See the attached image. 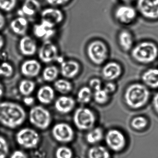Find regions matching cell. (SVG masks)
Here are the masks:
<instances>
[{
	"label": "cell",
	"instance_id": "obj_39",
	"mask_svg": "<svg viewBox=\"0 0 158 158\" xmlns=\"http://www.w3.org/2000/svg\"><path fill=\"white\" fill-rule=\"evenodd\" d=\"M47 3L52 6H59L64 5L70 0H46Z\"/></svg>",
	"mask_w": 158,
	"mask_h": 158
},
{
	"label": "cell",
	"instance_id": "obj_19",
	"mask_svg": "<svg viewBox=\"0 0 158 158\" xmlns=\"http://www.w3.org/2000/svg\"><path fill=\"white\" fill-rule=\"evenodd\" d=\"M54 28L41 22L40 23L35 25L33 33L38 38L46 41L54 35L55 33Z\"/></svg>",
	"mask_w": 158,
	"mask_h": 158
},
{
	"label": "cell",
	"instance_id": "obj_27",
	"mask_svg": "<svg viewBox=\"0 0 158 158\" xmlns=\"http://www.w3.org/2000/svg\"><path fill=\"white\" fill-rule=\"evenodd\" d=\"M35 83L29 79H23L21 81L19 85V90L23 96H29L35 90Z\"/></svg>",
	"mask_w": 158,
	"mask_h": 158
},
{
	"label": "cell",
	"instance_id": "obj_21",
	"mask_svg": "<svg viewBox=\"0 0 158 158\" xmlns=\"http://www.w3.org/2000/svg\"><path fill=\"white\" fill-rule=\"evenodd\" d=\"M28 22L23 16H19L13 20L10 24L12 32L19 36H25L28 29Z\"/></svg>",
	"mask_w": 158,
	"mask_h": 158
},
{
	"label": "cell",
	"instance_id": "obj_20",
	"mask_svg": "<svg viewBox=\"0 0 158 158\" xmlns=\"http://www.w3.org/2000/svg\"><path fill=\"white\" fill-rule=\"evenodd\" d=\"M75 102L73 98L68 96H61L55 101V108L59 112L67 114L74 107Z\"/></svg>",
	"mask_w": 158,
	"mask_h": 158
},
{
	"label": "cell",
	"instance_id": "obj_12",
	"mask_svg": "<svg viewBox=\"0 0 158 158\" xmlns=\"http://www.w3.org/2000/svg\"><path fill=\"white\" fill-rule=\"evenodd\" d=\"M52 134L55 139L62 143H67L73 140L74 131L72 127L65 123L55 125L52 129Z\"/></svg>",
	"mask_w": 158,
	"mask_h": 158
},
{
	"label": "cell",
	"instance_id": "obj_41",
	"mask_svg": "<svg viewBox=\"0 0 158 158\" xmlns=\"http://www.w3.org/2000/svg\"><path fill=\"white\" fill-rule=\"evenodd\" d=\"M152 105L155 111L158 114V92L155 94L152 99Z\"/></svg>",
	"mask_w": 158,
	"mask_h": 158
},
{
	"label": "cell",
	"instance_id": "obj_40",
	"mask_svg": "<svg viewBox=\"0 0 158 158\" xmlns=\"http://www.w3.org/2000/svg\"><path fill=\"white\" fill-rule=\"evenodd\" d=\"M10 158H28V157L22 151L16 150L12 153Z\"/></svg>",
	"mask_w": 158,
	"mask_h": 158
},
{
	"label": "cell",
	"instance_id": "obj_28",
	"mask_svg": "<svg viewBox=\"0 0 158 158\" xmlns=\"http://www.w3.org/2000/svg\"><path fill=\"white\" fill-rule=\"evenodd\" d=\"M59 74V70L55 65H49L45 67L42 73L44 81L52 82L56 81Z\"/></svg>",
	"mask_w": 158,
	"mask_h": 158
},
{
	"label": "cell",
	"instance_id": "obj_25",
	"mask_svg": "<svg viewBox=\"0 0 158 158\" xmlns=\"http://www.w3.org/2000/svg\"><path fill=\"white\" fill-rule=\"evenodd\" d=\"M89 158H110V153L108 149L100 145L95 146L89 149L88 153Z\"/></svg>",
	"mask_w": 158,
	"mask_h": 158
},
{
	"label": "cell",
	"instance_id": "obj_31",
	"mask_svg": "<svg viewBox=\"0 0 158 158\" xmlns=\"http://www.w3.org/2000/svg\"><path fill=\"white\" fill-rule=\"evenodd\" d=\"M94 100L99 104L107 103L110 99V94H108L103 88L96 90L93 94Z\"/></svg>",
	"mask_w": 158,
	"mask_h": 158
},
{
	"label": "cell",
	"instance_id": "obj_35",
	"mask_svg": "<svg viewBox=\"0 0 158 158\" xmlns=\"http://www.w3.org/2000/svg\"><path fill=\"white\" fill-rule=\"evenodd\" d=\"M73 156L72 150L65 146L60 147L56 151V158H72Z\"/></svg>",
	"mask_w": 158,
	"mask_h": 158
},
{
	"label": "cell",
	"instance_id": "obj_29",
	"mask_svg": "<svg viewBox=\"0 0 158 158\" xmlns=\"http://www.w3.org/2000/svg\"><path fill=\"white\" fill-rule=\"evenodd\" d=\"M55 89L61 94H66L72 91V83L65 79H59L55 81L54 84Z\"/></svg>",
	"mask_w": 158,
	"mask_h": 158
},
{
	"label": "cell",
	"instance_id": "obj_1",
	"mask_svg": "<svg viewBox=\"0 0 158 158\" xmlns=\"http://www.w3.org/2000/svg\"><path fill=\"white\" fill-rule=\"evenodd\" d=\"M26 117L25 111L18 103L0 102V123L4 126L12 129L16 128L25 122Z\"/></svg>",
	"mask_w": 158,
	"mask_h": 158
},
{
	"label": "cell",
	"instance_id": "obj_36",
	"mask_svg": "<svg viewBox=\"0 0 158 158\" xmlns=\"http://www.w3.org/2000/svg\"><path fill=\"white\" fill-rule=\"evenodd\" d=\"M9 152V146L6 139L0 135V158H6Z\"/></svg>",
	"mask_w": 158,
	"mask_h": 158
},
{
	"label": "cell",
	"instance_id": "obj_43",
	"mask_svg": "<svg viewBox=\"0 0 158 158\" xmlns=\"http://www.w3.org/2000/svg\"><path fill=\"white\" fill-rule=\"evenodd\" d=\"M24 102L27 105H31L34 103V98L29 97V96L26 97L24 99Z\"/></svg>",
	"mask_w": 158,
	"mask_h": 158
},
{
	"label": "cell",
	"instance_id": "obj_2",
	"mask_svg": "<svg viewBox=\"0 0 158 158\" xmlns=\"http://www.w3.org/2000/svg\"><path fill=\"white\" fill-rule=\"evenodd\" d=\"M150 96L148 88L143 84L136 83L131 84L126 89L124 98L128 107L137 110L148 103Z\"/></svg>",
	"mask_w": 158,
	"mask_h": 158
},
{
	"label": "cell",
	"instance_id": "obj_11",
	"mask_svg": "<svg viewBox=\"0 0 158 158\" xmlns=\"http://www.w3.org/2000/svg\"><path fill=\"white\" fill-rule=\"evenodd\" d=\"M59 50L57 46L49 40H46L40 48L39 58L45 64H49L58 58Z\"/></svg>",
	"mask_w": 158,
	"mask_h": 158
},
{
	"label": "cell",
	"instance_id": "obj_16",
	"mask_svg": "<svg viewBox=\"0 0 158 158\" xmlns=\"http://www.w3.org/2000/svg\"><path fill=\"white\" fill-rule=\"evenodd\" d=\"M19 49L22 55L31 57L35 54L37 50L36 42L31 37L23 36L19 43Z\"/></svg>",
	"mask_w": 158,
	"mask_h": 158
},
{
	"label": "cell",
	"instance_id": "obj_37",
	"mask_svg": "<svg viewBox=\"0 0 158 158\" xmlns=\"http://www.w3.org/2000/svg\"><path fill=\"white\" fill-rule=\"evenodd\" d=\"M89 87L94 91L102 88V82L98 78H94L89 81Z\"/></svg>",
	"mask_w": 158,
	"mask_h": 158
},
{
	"label": "cell",
	"instance_id": "obj_5",
	"mask_svg": "<svg viewBox=\"0 0 158 158\" xmlns=\"http://www.w3.org/2000/svg\"><path fill=\"white\" fill-rule=\"evenodd\" d=\"M29 119L30 123L36 127L45 129L50 124L51 115L47 109L38 105L31 109L29 112Z\"/></svg>",
	"mask_w": 158,
	"mask_h": 158
},
{
	"label": "cell",
	"instance_id": "obj_6",
	"mask_svg": "<svg viewBox=\"0 0 158 158\" xmlns=\"http://www.w3.org/2000/svg\"><path fill=\"white\" fill-rule=\"evenodd\" d=\"M73 120L78 129L87 130L93 128L96 123V116L90 109L79 108L74 114Z\"/></svg>",
	"mask_w": 158,
	"mask_h": 158
},
{
	"label": "cell",
	"instance_id": "obj_13",
	"mask_svg": "<svg viewBox=\"0 0 158 158\" xmlns=\"http://www.w3.org/2000/svg\"><path fill=\"white\" fill-rule=\"evenodd\" d=\"M64 15L62 12L54 8L44 9L41 13V22L55 27L63 21Z\"/></svg>",
	"mask_w": 158,
	"mask_h": 158
},
{
	"label": "cell",
	"instance_id": "obj_9",
	"mask_svg": "<svg viewBox=\"0 0 158 158\" xmlns=\"http://www.w3.org/2000/svg\"><path fill=\"white\" fill-rule=\"evenodd\" d=\"M105 140L109 148L116 152L123 150L126 145L125 136L118 129L109 130L105 135Z\"/></svg>",
	"mask_w": 158,
	"mask_h": 158
},
{
	"label": "cell",
	"instance_id": "obj_17",
	"mask_svg": "<svg viewBox=\"0 0 158 158\" xmlns=\"http://www.w3.org/2000/svg\"><path fill=\"white\" fill-rule=\"evenodd\" d=\"M80 70V64L75 60L64 61L61 64V74L67 79L74 78L79 73Z\"/></svg>",
	"mask_w": 158,
	"mask_h": 158
},
{
	"label": "cell",
	"instance_id": "obj_23",
	"mask_svg": "<svg viewBox=\"0 0 158 158\" xmlns=\"http://www.w3.org/2000/svg\"><path fill=\"white\" fill-rule=\"evenodd\" d=\"M118 41L120 48L123 51H130L134 47L133 35L128 30H123L119 33Z\"/></svg>",
	"mask_w": 158,
	"mask_h": 158
},
{
	"label": "cell",
	"instance_id": "obj_22",
	"mask_svg": "<svg viewBox=\"0 0 158 158\" xmlns=\"http://www.w3.org/2000/svg\"><path fill=\"white\" fill-rule=\"evenodd\" d=\"M40 8L41 5L38 0H25L20 13L24 16L32 17L39 12Z\"/></svg>",
	"mask_w": 158,
	"mask_h": 158
},
{
	"label": "cell",
	"instance_id": "obj_32",
	"mask_svg": "<svg viewBox=\"0 0 158 158\" xmlns=\"http://www.w3.org/2000/svg\"><path fill=\"white\" fill-rule=\"evenodd\" d=\"M148 124V121L146 117L142 116L134 117L131 122V126L134 129L139 130L144 129Z\"/></svg>",
	"mask_w": 158,
	"mask_h": 158
},
{
	"label": "cell",
	"instance_id": "obj_26",
	"mask_svg": "<svg viewBox=\"0 0 158 158\" xmlns=\"http://www.w3.org/2000/svg\"><path fill=\"white\" fill-rule=\"evenodd\" d=\"M103 129L101 127H95L88 133L86 135V140L89 144H97L103 139Z\"/></svg>",
	"mask_w": 158,
	"mask_h": 158
},
{
	"label": "cell",
	"instance_id": "obj_3",
	"mask_svg": "<svg viewBox=\"0 0 158 158\" xmlns=\"http://www.w3.org/2000/svg\"><path fill=\"white\" fill-rule=\"evenodd\" d=\"M131 55L132 59L138 63L150 64L158 58V46L152 41H142L133 47Z\"/></svg>",
	"mask_w": 158,
	"mask_h": 158
},
{
	"label": "cell",
	"instance_id": "obj_45",
	"mask_svg": "<svg viewBox=\"0 0 158 158\" xmlns=\"http://www.w3.org/2000/svg\"><path fill=\"white\" fill-rule=\"evenodd\" d=\"M3 93H4V87L2 84L0 82V98L3 96Z\"/></svg>",
	"mask_w": 158,
	"mask_h": 158
},
{
	"label": "cell",
	"instance_id": "obj_15",
	"mask_svg": "<svg viewBox=\"0 0 158 158\" xmlns=\"http://www.w3.org/2000/svg\"><path fill=\"white\" fill-rule=\"evenodd\" d=\"M41 70L40 63L35 59L25 61L21 66V72L24 76L33 78L37 76Z\"/></svg>",
	"mask_w": 158,
	"mask_h": 158
},
{
	"label": "cell",
	"instance_id": "obj_42",
	"mask_svg": "<svg viewBox=\"0 0 158 158\" xmlns=\"http://www.w3.org/2000/svg\"><path fill=\"white\" fill-rule=\"evenodd\" d=\"M6 24V19L4 15L0 13V30L3 29Z\"/></svg>",
	"mask_w": 158,
	"mask_h": 158
},
{
	"label": "cell",
	"instance_id": "obj_44",
	"mask_svg": "<svg viewBox=\"0 0 158 158\" xmlns=\"http://www.w3.org/2000/svg\"><path fill=\"white\" fill-rule=\"evenodd\" d=\"M4 43H5V41H4V38L1 35H0V50L4 47Z\"/></svg>",
	"mask_w": 158,
	"mask_h": 158
},
{
	"label": "cell",
	"instance_id": "obj_24",
	"mask_svg": "<svg viewBox=\"0 0 158 158\" xmlns=\"http://www.w3.org/2000/svg\"><path fill=\"white\" fill-rule=\"evenodd\" d=\"M37 97L41 103L49 104L51 103L55 97L54 89L49 85L43 86L39 89Z\"/></svg>",
	"mask_w": 158,
	"mask_h": 158
},
{
	"label": "cell",
	"instance_id": "obj_38",
	"mask_svg": "<svg viewBox=\"0 0 158 158\" xmlns=\"http://www.w3.org/2000/svg\"><path fill=\"white\" fill-rule=\"evenodd\" d=\"M116 85L115 83L113 82V81H108L107 83L104 85L103 89L107 92L109 94H112L114 93L116 90Z\"/></svg>",
	"mask_w": 158,
	"mask_h": 158
},
{
	"label": "cell",
	"instance_id": "obj_14",
	"mask_svg": "<svg viewBox=\"0 0 158 158\" xmlns=\"http://www.w3.org/2000/svg\"><path fill=\"white\" fill-rule=\"evenodd\" d=\"M123 73V69L121 64L115 61L106 63L102 67V75L107 81H113L119 78Z\"/></svg>",
	"mask_w": 158,
	"mask_h": 158
},
{
	"label": "cell",
	"instance_id": "obj_46",
	"mask_svg": "<svg viewBox=\"0 0 158 158\" xmlns=\"http://www.w3.org/2000/svg\"><path fill=\"white\" fill-rule=\"evenodd\" d=\"M120 1L123 2H124L126 4H129V3L133 2L135 1V0H120Z\"/></svg>",
	"mask_w": 158,
	"mask_h": 158
},
{
	"label": "cell",
	"instance_id": "obj_30",
	"mask_svg": "<svg viewBox=\"0 0 158 158\" xmlns=\"http://www.w3.org/2000/svg\"><path fill=\"white\" fill-rule=\"evenodd\" d=\"M92 96V89L89 87H83L77 93V101L82 104H87L90 101Z\"/></svg>",
	"mask_w": 158,
	"mask_h": 158
},
{
	"label": "cell",
	"instance_id": "obj_34",
	"mask_svg": "<svg viewBox=\"0 0 158 158\" xmlns=\"http://www.w3.org/2000/svg\"><path fill=\"white\" fill-rule=\"evenodd\" d=\"M17 0H0V10L5 12L12 11L17 4Z\"/></svg>",
	"mask_w": 158,
	"mask_h": 158
},
{
	"label": "cell",
	"instance_id": "obj_7",
	"mask_svg": "<svg viewBox=\"0 0 158 158\" xmlns=\"http://www.w3.org/2000/svg\"><path fill=\"white\" fill-rule=\"evenodd\" d=\"M16 139L19 145L26 149L37 147L39 143L40 135L37 132L31 128H24L18 131Z\"/></svg>",
	"mask_w": 158,
	"mask_h": 158
},
{
	"label": "cell",
	"instance_id": "obj_33",
	"mask_svg": "<svg viewBox=\"0 0 158 158\" xmlns=\"http://www.w3.org/2000/svg\"><path fill=\"white\" fill-rule=\"evenodd\" d=\"M13 74L14 68L10 64L5 62L0 64V76L9 78Z\"/></svg>",
	"mask_w": 158,
	"mask_h": 158
},
{
	"label": "cell",
	"instance_id": "obj_18",
	"mask_svg": "<svg viewBox=\"0 0 158 158\" xmlns=\"http://www.w3.org/2000/svg\"><path fill=\"white\" fill-rule=\"evenodd\" d=\"M141 78L143 84L147 87L158 89V68L148 69L142 73Z\"/></svg>",
	"mask_w": 158,
	"mask_h": 158
},
{
	"label": "cell",
	"instance_id": "obj_8",
	"mask_svg": "<svg viewBox=\"0 0 158 158\" xmlns=\"http://www.w3.org/2000/svg\"><path fill=\"white\" fill-rule=\"evenodd\" d=\"M137 10L145 19H158V0H137Z\"/></svg>",
	"mask_w": 158,
	"mask_h": 158
},
{
	"label": "cell",
	"instance_id": "obj_4",
	"mask_svg": "<svg viewBox=\"0 0 158 158\" xmlns=\"http://www.w3.org/2000/svg\"><path fill=\"white\" fill-rule=\"evenodd\" d=\"M88 57L91 62L97 65L105 62L109 57V49L106 44L100 40L90 42L87 48Z\"/></svg>",
	"mask_w": 158,
	"mask_h": 158
},
{
	"label": "cell",
	"instance_id": "obj_10",
	"mask_svg": "<svg viewBox=\"0 0 158 158\" xmlns=\"http://www.w3.org/2000/svg\"><path fill=\"white\" fill-rule=\"evenodd\" d=\"M114 15L118 23L123 25H129L136 19L137 11L134 7L126 4L117 7Z\"/></svg>",
	"mask_w": 158,
	"mask_h": 158
}]
</instances>
